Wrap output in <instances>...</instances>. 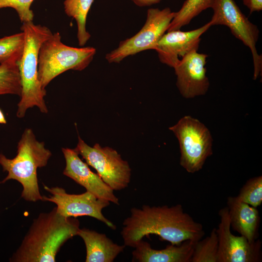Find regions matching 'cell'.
<instances>
[{"instance_id": "1", "label": "cell", "mask_w": 262, "mask_h": 262, "mask_svg": "<svg viewBox=\"0 0 262 262\" xmlns=\"http://www.w3.org/2000/svg\"><path fill=\"white\" fill-rule=\"evenodd\" d=\"M121 232L125 246L134 247L145 236L156 234L173 245L191 240L196 242L204 235L203 226L184 212L180 204L133 208L123 222Z\"/></svg>"}, {"instance_id": "2", "label": "cell", "mask_w": 262, "mask_h": 262, "mask_svg": "<svg viewBox=\"0 0 262 262\" xmlns=\"http://www.w3.org/2000/svg\"><path fill=\"white\" fill-rule=\"evenodd\" d=\"M80 222L66 217L56 207L33 219L19 246L10 259L13 262H54L61 247L77 235Z\"/></svg>"}, {"instance_id": "3", "label": "cell", "mask_w": 262, "mask_h": 262, "mask_svg": "<svg viewBox=\"0 0 262 262\" xmlns=\"http://www.w3.org/2000/svg\"><path fill=\"white\" fill-rule=\"evenodd\" d=\"M21 30L25 41L22 55L17 62L21 92L17 104L16 116L23 118L28 109L37 107L44 114L48 113L43 89L38 78V55L42 43L52 33L47 27L35 25L33 22L22 23Z\"/></svg>"}, {"instance_id": "4", "label": "cell", "mask_w": 262, "mask_h": 262, "mask_svg": "<svg viewBox=\"0 0 262 262\" xmlns=\"http://www.w3.org/2000/svg\"><path fill=\"white\" fill-rule=\"evenodd\" d=\"M51 151L43 142L36 140L32 129L27 128L17 143V154L13 159L0 153V164L7 176L0 182L10 180L19 182L23 187L21 197L29 202L43 200L39 189L37 170L47 165Z\"/></svg>"}, {"instance_id": "5", "label": "cell", "mask_w": 262, "mask_h": 262, "mask_svg": "<svg viewBox=\"0 0 262 262\" xmlns=\"http://www.w3.org/2000/svg\"><path fill=\"white\" fill-rule=\"evenodd\" d=\"M96 53L91 47L75 48L63 44L59 33H52L41 45L38 55V78L43 89L55 77L68 70L82 71Z\"/></svg>"}, {"instance_id": "6", "label": "cell", "mask_w": 262, "mask_h": 262, "mask_svg": "<svg viewBox=\"0 0 262 262\" xmlns=\"http://www.w3.org/2000/svg\"><path fill=\"white\" fill-rule=\"evenodd\" d=\"M169 130L180 144V165L190 173L201 169L213 153V139L208 129L198 119L186 115Z\"/></svg>"}, {"instance_id": "7", "label": "cell", "mask_w": 262, "mask_h": 262, "mask_svg": "<svg viewBox=\"0 0 262 262\" xmlns=\"http://www.w3.org/2000/svg\"><path fill=\"white\" fill-rule=\"evenodd\" d=\"M175 15L169 7L163 9L150 8L146 22L133 36L121 41L118 46L106 54L110 63H119L125 58L147 49H154L158 42L167 31Z\"/></svg>"}, {"instance_id": "8", "label": "cell", "mask_w": 262, "mask_h": 262, "mask_svg": "<svg viewBox=\"0 0 262 262\" xmlns=\"http://www.w3.org/2000/svg\"><path fill=\"white\" fill-rule=\"evenodd\" d=\"M74 149L86 163L97 171L104 182L114 191H120L128 186L131 169L118 152L109 147H102L97 143L90 147L79 136Z\"/></svg>"}, {"instance_id": "9", "label": "cell", "mask_w": 262, "mask_h": 262, "mask_svg": "<svg viewBox=\"0 0 262 262\" xmlns=\"http://www.w3.org/2000/svg\"><path fill=\"white\" fill-rule=\"evenodd\" d=\"M210 8L213 11L210 21L212 25L227 26L231 33L250 49L254 66L253 79H257L262 69V57L256 48L259 36L258 27L248 20L233 0H213Z\"/></svg>"}, {"instance_id": "10", "label": "cell", "mask_w": 262, "mask_h": 262, "mask_svg": "<svg viewBox=\"0 0 262 262\" xmlns=\"http://www.w3.org/2000/svg\"><path fill=\"white\" fill-rule=\"evenodd\" d=\"M44 188L51 195L43 196L42 201L55 203L56 211L60 215L66 217L89 216L103 222L111 229H116V226L102 213V209L109 205V201L98 198L88 191L80 194H70L58 186L49 187L44 185Z\"/></svg>"}, {"instance_id": "11", "label": "cell", "mask_w": 262, "mask_h": 262, "mask_svg": "<svg viewBox=\"0 0 262 262\" xmlns=\"http://www.w3.org/2000/svg\"><path fill=\"white\" fill-rule=\"evenodd\" d=\"M218 215L217 262H261V241L257 239L250 242L243 236L233 234L227 207L221 209Z\"/></svg>"}, {"instance_id": "12", "label": "cell", "mask_w": 262, "mask_h": 262, "mask_svg": "<svg viewBox=\"0 0 262 262\" xmlns=\"http://www.w3.org/2000/svg\"><path fill=\"white\" fill-rule=\"evenodd\" d=\"M208 55L194 50L180 60L174 67L177 76V86L181 95L186 98L205 95L210 82L206 76Z\"/></svg>"}, {"instance_id": "13", "label": "cell", "mask_w": 262, "mask_h": 262, "mask_svg": "<svg viewBox=\"0 0 262 262\" xmlns=\"http://www.w3.org/2000/svg\"><path fill=\"white\" fill-rule=\"evenodd\" d=\"M210 21L202 27L189 31L180 30L167 32L158 42L154 50L160 61L173 67L180 61V58L194 50H198L200 36L211 26Z\"/></svg>"}, {"instance_id": "14", "label": "cell", "mask_w": 262, "mask_h": 262, "mask_svg": "<svg viewBox=\"0 0 262 262\" xmlns=\"http://www.w3.org/2000/svg\"><path fill=\"white\" fill-rule=\"evenodd\" d=\"M66 161L63 174L83 186L97 197L119 205V200L114 190L105 183L100 176L89 168L88 165L79 157L74 149L62 148Z\"/></svg>"}, {"instance_id": "15", "label": "cell", "mask_w": 262, "mask_h": 262, "mask_svg": "<svg viewBox=\"0 0 262 262\" xmlns=\"http://www.w3.org/2000/svg\"><path fill=\"white\" fill-rule=\"evenodd\" d=\"M196 242L187 240L179 245H168L157 250L142 240L138 242L132 252V262H191Z\"/></svg>"}, {"instance_id": "16", "label": "cell", "mask_w": 262, "mask_h": 262, "mask_svg": "<svg viewBox=\"0 0 262 262\" xmlns=\"http://www.w3.org/2000/svg\"><path fill=\"white\" fill-rule=\"evenodd\" d=\"M230 228L252 242L258 239L261 217L257 208L240 201L236 196L227 198Z\"/></svg>"}, {"instance_id": "17", "label": "cell", "mask_w": 262, "mask_h": 262, "mask_svg": "<svg viewBox=\"0 0 262 262\" xmlns=\"http://www.w3.org/2000/svg\"><path fill=\"white\" fill-rule=\"evenodd\" d=\"M77 235L86 247V262H113L125 247L114 243L105 234L86 228L80 229Z\"/></svg>"}, {"instance_id": "18", "label": "cell", "mask_w": 262, "mask_h": 262, "mask_svg": "<svg viewBox=\"0 0 262 262\" xmlns=\"http://www.w3.org/2000/svg\"><path fill=\"white\" fill-rule=\"evenodd\" d=\"M95 0H65L64 2L66 14L74 18L78 27L79 44L84 46L91 37L86 31V22L89 11Z\"/></svg>"}, {"instance_id": "19", "label": "cell", "mask_w": 262, "mask_h": 262, "mask_svg": "<svg viewBox=\"0 0 262 262\" xmlns=\"http://www.w3.org/2000/svg\"><path fill=\"white\" fill-rule=\"evenodd\" d=\"M213 0H186L169 24L167 32L180 30L202 11L210 8Z\"/></svg>"}, {"instance_id": "20", "label": "cell", "mask_w": 262, "mask_h": 262, "mask_svg": "<svg viewBox=\"0 0 262 262\" xmlns=\"http://www.w3.org/2000/svg\"><path fill=\"white\" fill-rule=\"evenodd\" d=\"M21 86L16 62L0 64V95H21Z\"/></svg>"}, {"instance_id": "21", "label": "cell", "mask_w": 262, "mask_h": 262, "mask_svg": "<svg viewBox=\"0 0 262 262\" xmlns=\"http://www.w3.org/2000/svg\"><path fill=\"white\" fill-rule=\"evenodd\" d=\"M218 241L216 229L195 244L191 262H217Z\"/></svg>"}, {"instance_id": "22", "label": "cell", "mask_w": 262, "mask_h": 262, "mask_svg": "<svg viewBox=\"0 0 262 262\" xmlns=\"http://www.w3.org/2000/svg\"><path fill=\"white\" fill-rule=\"evenodd\" d=\"M25 41L23 32L0 38V64L19 61Z\"/></svg>"}, {"instance_id": "23", "label": "cell", "mask_w": 262, "mask_h": 262, "mask_svg": "<svg viewBox=\"0 0 262 262\" xmlns=\"http://www.w3.org/2000/svg\"><path fill=\"white\" fill-rule=\"evenodd\" d=\"M236 197L254 207L260 206L262 203V176L249 179L241 188Z\"/></svg>"}, {"instance_id": "24", "label": "cell", "mask_w": 262, "mask_h": 262, "mask_svg": "<svg viewBox=\"0 0 262 262\" xmlns=\"http://www.w3.org/2000/svg\"><path fill=\"white\" fill-rule=\"evenodd\" d=\"M34 0H0V9L10 7L16 10L22 23L32 22L34 14L30 7Z\"/></svg>"}, {"instance_id": "25", "label": "cell", "mask_w": 262, "mask_h": 262, "mask_svg": "<svg viewBox=\"0 0 262 262\" xmlns=\"http://www.w3.org/2000/svg\"><path fill=\"white\" fill-rule=\"evenodd\" d=\"M243 2L249 10L250 14L262 10V0H243Z\"/></svg>"}, {"instance_id": "26", "label": "cell", "mask_w": 262, "mask_h": 262, "mask_svg": "<svg viewBox=\"0 0 262 262\" xmlns=\"http://www.w3.org/2000/svg\"><path fill=\"white\" fill-rule=\"evenodd\" d=\"M134 4L139 7L149 6L160 2L161 0H131Z\"/></svg>"}, {"instance_id": "27", "label": "cell", "mask_w": 262, "mask_h": 262, "mask_svg": "<svg viewBox=\"0 0 262 262\" xmlns=\"http://www.w3.org/2000/svg\"><path fill=\"white\" fill-rule=\"evenodd\" d=\"M7 123L6 119L4 116V115L2 111L0 109V124H5Z\"/></svg>"}]
</instances>
